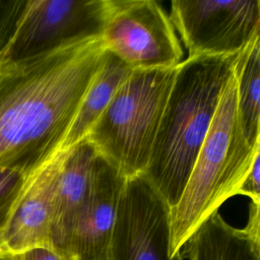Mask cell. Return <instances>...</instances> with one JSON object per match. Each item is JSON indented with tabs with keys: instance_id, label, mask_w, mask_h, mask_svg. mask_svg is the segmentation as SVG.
Instances as JSON below:
<instances>
[{
	"instance_id": "1",
	"label": "cell",
	"mask_w": 260,
	"mask_h": 260,
	"mask_svg": "<svg viewBox=\"0 0 260 260\" xmlns=\"http://www.w3.org/2000/svg\"><path fill=\"white\" fill-rule=\"evenodd\" d=\"M107 56L100 38L0 60V169L31 176L60 150Z\"/></svg>"
},
{
	"instance_id": "2",
	"label": "cell",
	"mask_w": 260,
	"mask_h": 260,
	"mask_svg": "<svg viewBox=\"0 0 260 260\" xmlns=\"http://www.w3.org/2000/svg\"><path fill=\"white\" fill-rule=\"evenodd\" d=\"M239 54L187 58L176 69L143 174L171 208L183 192Z\"/></svg>"
},
{
	"instance_id": "3",
	"label": "cell",
	"mask_w": 260,
	"mask_h": 260,
	"mask_svg": "<svg viewBox=\"0 0 260 260\" xmlns=\"http://www.w3.org/2000/svg\"><path fill=\"white\" fill-rule=\"evenodd\" d=\"M260 144L251 146L242 131L233 74L222 90L211 125L183 192L170 210L171 255L229 198L238 195Z\"/></svg>"
},
{
	"instance_id": "4",
	"label": "cell",
	"mask_w": 260,
	"mask_h": 260,
	"mask_svg": "<svg viewBox=\"0 0 260 260\" xmlns=\"http://www.w3.org/2000/svg\"><path fill=\"white\" fill-rule=\"evenodd\" d=\"M177 67L132 70L85 137L126 179L147 168Z\"/></svg>"
},
{
	"instance_id": "5",
	"label": "cell",
	"mask_w": 260,
	"mask_h": 260,
	"mask_svg": "<svg viewBox=\"0 0 260 260\" xmlns=\"http://www.w3.org/2000/svg\"><path fill=\"white\" fill-rule=\"evenodd\" d=\"M111 0H27L0 60H23L102 38Z\"/></svg>"
},
{
	"instance_id": "6",
	"label": "cell",
	"mask_w": 260,
	"mask_h": 260,
	"mask_svg": "<svg viewBox=\"0 0 260 260\" xmlns=\"http://www.w3.org/2000/svg\"><path fill=\"white\" fill-rule=\"evenodd\" d=\"M188 58L233 56L260 32L259 0H173L169 15Z\"/></svg>"
},
{
	"instance_id": "7",
	"label": "cell",
	"mask_w": 260,
	"mask_h": 260,
	"mask_svg": "<svg viewBox=\"0 0 260 260\" xmlns=\"http://www.w3.org/2000/svg\"><path fill=\"white\" fill-rule=\"evenodd\" d=\"M102 40L131 70L172 68L182 62L171 19L153 0H111Z\"/></svg>"
},
{
	"instance_id": "8",
	"label": "cell",
	"mask_w": 260,
	"mask_h": 260,
	"mask_svg": "<svg viewBox=\"0 0 260 260\" xmlns=\"http://www.w3.org/2000/svg\"><path fill=\"white\" fill-rule=\"evenodd\" d=\"M171 207L144 175L125 180L110 260H185L171 255Z\"/></svg>"
},
{
	"instance_id": "9",
	"label": "cell",
	"mask_w": 260,
	"mask_h": 260,
	"mask_svg": "<svg viewBox=\"0 0 260 260\" xmlns=\"http://www.w3.org/2000/svg\"><path fill=\"white\" fill-rule=\"evenodd\" d=\"M126 178L96 153L87 197L74 221L67 260H110L119 199Z\"/></svg>"
},
{
	"instance_id": "10",
	"label": "cell",
	"mask_w": 260,
	"mask_h": 260,
	"mask_svg": "<svg viewBox=\"0 0 260 260\" xmlns=\"http://www.w3.org/2000/svg\"><path fill=\"white\" fill-rule=\"evenodd\" d=\"M66 154L59 150L29 178L2 236L0 259L51 247L54 195Z\"/></svg>"
},
{
	"instance_id": "11",
	"label": "cell",
	"mask_w": 260,
	"mask_h": 260,
	"mask_svg": "<svg viewBox=\"0 0 260 260\" xmlns=\"http://www.w3.org/2000/svg\"><path fill=\"white\" fill-rule=\"evenodd\" d=\"M96 152L87 139L67 149L54 195L50 246L67 260L70 234L90 186Z\"/></svg>"
},
{
	"instance_id": "12",
	"label": "cell",
	"mask_w": 260,
	"mask_h": 260,
	"mask_svg": "<svg viewBox=\"0 0 260 260\" xmlns=\"http://www.w3.org/2000/svg\"><path fill=\"white\" fill-rule=\"evenodd\" d=\"M260 205L250 203L245 228L228 223L216 211L186 241L181 253L188 260H260Z\"/></svg>"
},
{
	"instance_id": "13",
	"label": "cell",
	"mask_w": 260,
	"mask_h": 260,
	"mask_svg": "<svg viewBox=\"0 0 260 260\" xmlns=\"http://www.w3.org/2000/svg\"><path fill=\"white\" fill-rule=\"evenodd\" d=\"M132 70L108 51L107 59L87 89L60 150H67L85 139L89 130L104 113L121 84Z\"/></svg>"
},
{
	"instance_id": "14",
	"label": "cell",
	"mask_w": 260,
	"mask_h": 260,
	"mask_svg": "<svg viewBox=\"0 0 260 260\" xmlns=\"http://www.w3.org/2000/svg\"><path fill=\"white\" fill-rule=\"evenodd\" d=\"M237 110L242 131L251 146L260 144V38H256L237 57Z\"/></svg>"
},
{
	"instance_id": "15",
	"label": "cell",
	"mask_w": 260,
	"mask_h": 260,
	"mask_svg": "<svg viewBox=\"0 0 260 260\" xmlns=\"http://www.w3.org/2000/svg\"><path fill=\"white\" fill-rule=\"evenodd\" d=\"M31 176L11 169H0V242Z\"/></svg>"
},
{
	"instance_id": "16",
	"label": "cell",
	"mask_w": 260,
	"mask_h": 260,
	"mask_svg": "<svg viewBox=\"0 0 260 260\" xmlns=\"http://www.w3.org/2000/svg\"><path fill=\"white\" fill-rule=\"evenodd\" d=\"M27 0H0V59L3 56Z\"/></svg>"
},
{
	"instance_id": "17",
	"label": "cell",
	"mask_w": 260,
	"mask_h": 260,
	"mask_svg": "<svg viewBox=\"0 0 260 260\" xmlns=\"http://www.w3.org/2000/svg\"><path fill=\"white\" fill-rule=\"evenodd\" d=\"M260 153L257 154L253 164L243 181L238 195H246L251 199V203L260 205Z\"/></svg>"
},
{
	"instance_id": "18",
	"label": "cell",
	"mask_w": 260,
	"mask_h": 260,
	"mask_svg": "<svg viewBox=\"0 0 260 260\" xmlns=\"http://www.w3.org/2000/svg\"><path fill=\"white\" fill-rule=\"evenodd\" d=\"M1 260H66L51 247H39Z\"/></svg>"
},
{
	"instance_id": "19",
	"label": "cell",
	"mask_w": 260,
	"mask_h": 260,
	"mask_svg": "<svg viewBox=\"0 0 260 260\" xmlns=\"http://www.w3.org/2000/svg\"><path fill=\"white\" fill-rule=\"evenodd\" d=\"M0 260H1V259H0Z\"/></svg>"
}]
</instances>
